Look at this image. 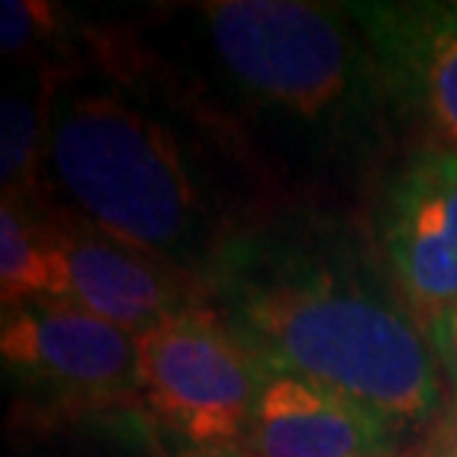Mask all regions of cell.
Wrapping results in <instances>:
<instances>
[{"mask_svg":"<svg viewBox=\"0 0 457 457\" xmlns=\"http://www.w3.org/2000/svg\"><path fill=\"white\" fill-rule=\"evenodd\" d=\"M51 78L39 199L205 282L228 244L273 214L237 125L154 75L131 42L89 33Z\"/></svg>","mask_w":457,"mask_h":457,"instance_id":"1","label":"cell"},{"mask_svg":"<svg viewBox=\"0 0 457 457\" xmlns=\"http://www.w3.org/2000/svg\"><path fill=\"white\" fill-rule=\"evenodd\" d=\"M386 268L336 223L268 214L214 264L212 306L273 374H291L383 419L431 425L440 369Z\"/></svg>","mask_w":457,"mask_h":457,"instance_id":"2","label":"cell"},{"mask_svg":"<svg viewBox=\"0 0 457 457\" xmlns=\"http://www.w3.org/2000/svg\"><path fill=\"white\" fill-rule=\"evenodd\" d=\"M194 15L226 96L250 122L321 158L374 152L392 102L351 6L205 0Z\"/></svg>","mask_w":457,"mask_h":457,"instance_id":"3","label":"cell"},{"mask_svg":"<svg viewBox=\"0 0 457 457\" xmlns=\"http://www.w3.org/2000/svg\"><path fill=\"white\" fill-rule=\"evenodd\" d=\"M268 378L212 303L140 336V407L187 452H241Z\"/></svg>","mask_w":457,"mask_h":457,"instance_id":"4","label":"cell"},{"mask_svg":"<svg viewBox=\"0 0 457 457\" xmlns=\"http://www.w3.org/2000/svg\"><path fill=\"white\" fill-rule=\"evenodd\" d=\"M4 374L33 419H75L140 404V336L60 300L0 315Z\"/></svg>","mask_w":457,"mask_h":457,"instance_id":"5","label":"cell"},{"mask_svg":"<svg viewBox=\"0 0 457 457\" xmlns=\"http://www.w3.org/2000/svg\"><path fill=\"white\" fill-rule=\"evenodd\" d=\"M33 203H39L48 226L51 300L84 309L134 336H145L187 309L212 303L205 279L119 241L48 199Z\"/></svg>","mask_w":457,"mask_h":457,"instance_id":"6","label":"cell"},{"mask_svg":"<svg viewBox=\"0 0 457 457\" xmlns=\"http://www.w3.org/2000/svg\"><path fill=\"white\" fill-rule=\"evenodd\" d=\"M374 244L419 321L457 303V149L428 143L401 161L380 194Z\"/></svg>","mask_w":457,"mask_h":457,"instance_id":"7","label":"cell"},{"mask_svg":"<svg viewBox=\"0 0 457 457\" xmlns=\"http://www.w3.org/2000/svg\"><path fill=\"white\" fill-rule=\"evenodd\" d=\"M392 107L457 149V4H347Z\"/></svg>","mask_w":457,"mask_h":457,"instance_id":"8","label":"cell"},{"mask_svg":"<svg viewBox=\"0 0 457 457\" xmlns=\"http://www.w3.org/2000/svg\"><path fill=\"white\" fill-rule=\"evenodd\" d=\"M401 431L404 428L360 401L270 371L241 452L250 457H378L401 449Z\"/></svg>","mask_w":457,"mask_h":457,"instance_id":"9","label":"cell"},{"mask_svg":"<svg viewBox=\"0 0 457 457\" xmlns=\"http://www.w3.org/2000/svg\"><path fill=\"white\" fill-rule=\"evenodd\" d=\"M51 89V71L30 69V84L9 89L4 96V111H0V187H4V199H9V203H33V199L42 196Z\"/></svg>","mask_w":457,"mask_h":457,"instance_id":"10","label":"cell"},{"mask_svg":"<svg viewBox=\"0 0 457 457\" xmlns=\"http://www.w3.org/2000/svg\"><path fill=\"white\" fill-rule=\"evenodd\" d=\"M54 259L39 203L0 205V300L18 306L27 300H51Z\"/></svg>","mask_w":457,"mask_h":457,"instance_id":"11","label":"cell"},{"mask_svg":"<svg viewBox=\"0 0 457 457\" xmlns=\"http://www.w3.org/2000/svg\"><path fill=\"white\" fill-rule=\"evenodd\" d=\"M419 324H422L425 339L431 345L436 369L457 392V303L436 309V312L425 315Z\"/></svg>","mask_w":457,"mask_h":457,"instance_id":"12","label":"cell"},{"mask_svg":"<svg viewBox=\"0 0 457 457\" xmlns=\"http://www.w3.org/2000/svg\"><path fill=\"white\" fill-rule=\"evenodd\" d=\"M422 449L428 452V457H457V392L428 425Z\"/></svg>","mask_w":457,"mask_h":457,"instance_id":"13","label":"cell"},{"mask_svg":"<svg viewBox=\"0 0 457 457\" xmlns=\"http://www.w3.org/2000/svg\"><path fill=\"white\" fill-rule=\"evenodd\" d=\"M181 457H250V454H244V452H185Z\"/></svg>","mask_w":457,"mask_h":457,"instance_id":"14","label":"cell"},{"mask_svg":"<svg viewBox=\"0 0 457 457\" xmlns=\"http://www.w3.org/2000/svg\"><path fill=\"white\" fill-rule=\"evenodd\" d=\"M378 457H428V452L419 445V449H395V452H389V454H378Z\"/></svg>","mask_w":457,"mask_h":457,"instance_id":"15","label":"cell"}]
</instances>
